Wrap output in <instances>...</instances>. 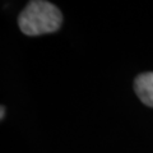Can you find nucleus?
<instances>
[{
	"mask_svg": "<svg viewBox=\"0 0 153 153\" xmlns=\"http://www.w3.org/2000/svg\"><path fill=\"white\" fill-rule=\"evenodd\" d=\"M0 110H1V112H0V119L3 120V119H4V114H5V107L1 106V108H0Z\"/></svg>",
	"mask_w": 153,
	"mask_h": 153,
	"instance_id": "7ed1b4c3",
	"label": "nucleus"
},
{
	"mask_svg": "<svg viewBox=\"0 0 153 153\" xmlns=\"http://www.w3.org/2000/svg\"><path fill=\"white\" fill-rule=\"evenodd\" d=\"M134 91L140 101L149 107H153V73L139 74L134 80Z\"/></svg>",
	"mask_w": 153,
	"mask_h": 153,
	"instance_id": "f03ea898",
	"label": "nucleus"
},
{
	"mask_svg": "<svg viewBox=\"0 0 153 153\" xmlns=\"http://www.w3.org/2000/svg\"><path fill=\"white\" fill-rule=\"evenodd\" d=\"M63 23V14L54 4L33 0L26 5L18 17V26L27 36H40L56 32Z\"/></svg>",
	"mask_w": 153,
	"mask_h": 153,
	"instance_id": "f257e3e1",
	"label": "nucleus"
}]
</instances>
